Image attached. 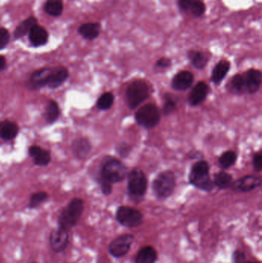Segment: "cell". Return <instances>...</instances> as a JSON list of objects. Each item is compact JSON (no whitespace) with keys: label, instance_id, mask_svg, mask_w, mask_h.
I'll list each match as a JSON object with an SVG mask.
<instances>
[{"label":"cell","instance_id":"obj_1","mask_svg":"<svg viewBox=\"0 0 262 263\" xmlns=\"http://www.w3.org/2000/svg\"><path fill=\"white\" fill-rule=\"evenodd\" d=\"M84 209L82 198H75L62 211L58 219V227L64 230H72L77 225Z\"/></svg>","mask_w":262,"mask_h":263},{"label":"cell","instance_id":"obj_2","mask_svg":"<svg viewBox=\"0 0 262 263\" xmlns=\"http://www.w3.org/2000/svg\"><path fill=\"white\" fill-rule=\"evenodd\" d=\"M126 176L127 168L120 160L108 157L101 164V181L113 184L124 180Z\"/></svg>","mask_w":262,"mask_h":263},{"label":"cell","instance_id":"obj_3","mask_svg":"<svg viewBox=\"0 0 262 263\" xmlns=\"http://www.w3.org/2000/svg\"><path fill=\"white\" fill-rule=\"evenodd\" d=\"M189 182L195 187L205 192H211L214 189L213 181L209 175V165L205 161H198L193 165Z\"/></svg>","mask_w":262,"mask_h":263},{"label":"cell","instance_id":"obj_4","mask_svg":"<svg viewBox=\"0 0 262 263\" xmlns=\"http://www.w3.org/2000/svg\"><path fill=\"white\" fill-rule=\"evenodd\" d=\"M150 89L149 85L144 80H135L126 90V97L128 105L131 109H135L144 101L149 98Z\"/></svg>","mask_w":262,"mask_h":263},{"label":"cell","instance_id":"obj_5","mask_svg":"<svg viewBox=\"0 0 262 263\" xmlns=\"http://www.w3.org/2000/svg\"><path fill=\"white\" fill-rule=\"evenodd\" d=\"M175 177L173 172L170 170L159 173L154 179L152 187L156 197L166 198L172 194L175 188Z\"/></svg>","mask_w":262,"mask_h":263},{"label":"cell","instance_id":"obj_6","mask_svg":"<svg viewBox=\"0 0 262 263\" xmlns=\"http://www.w3.org/2000/svg\"><path fill=\"white\" fill-rule=\"evenodd\" d=\"M118 223L126 228H137L143 223V215L135 208L122 205L118 208L116 213Z\"/></svg>","mask_w":262,"mask_h":263},{"label":"cell","instance_id":"obj_7","mask_svg":"<svg viewBox=\"0 0 262 263\" xmlns=\"http://www.w3.org/2000/svg\"><path fill=\"white\" fill-rule=\"evenodd\" d=\"M161 119V113L157 105L149 103L143 105L137 111L135 120L144 128L152 129L156 127Z\"/></svg>","mask_w":262,"mask_h":263},{"label":"cell","instance_id":"obj_8","mask_svg":"<svg viewBox=\"0 0 262 263\" xmlns=\"http://www.w3.org/2000/svg\"><path fill=\"white\" fill-rule=\"evenodd\" d=\"M128 180V190L131 197L141 198L145 196L148 181L141 168H134L129 175Z\"/></svg>","mask_w":262,"mask_h":263},{"label":"cell","instance_id":"obj_9","mask_svg":"<svg viewBox=\"0 0 262 263\" xmlns=\"http://www.w3.org/2000/svg\"><path fill=\"white\" fill-rule=\"evenodd\" d=\"M134 241L135 236L131 234L120 235L108 245V253L114 258H123L130 252Z\"/></svg>","mask_w":262,"mask_h":263},{"label":"cell","instance_id":"obj_10","mask_svg":"<svg viewBox=\"0 0 262 263\" xmlns=\"http://www.w3.org/2000/svg\"><path fill=\"white\" fill-rule=\"evenodd\" d=\"M69 242V234L68 230L57 227L52 230L49 235V245L54 253H63Z\"/></svg>","mask_w":262,"mask_h":263},{"label":"cell","instance_id":"obj_11","mask_svg":"<svg viewBox=\"0 0 262 263\" xmlns=\"http://www.w3.org/2000/svg\"><path fill=\"white\" fill-rule=\"evenodd\" d=\"M262 185V179L256 175H248L232 183L231 188L239 193H248Z\"/></svg>","mask_w":262,"mask_h":263},{"label":"cell","instance_id":"obj_12","mask_svg":"<svg viewBox=\"0 0 262 263\" xmlns=\"http://www.w3.org/2000/svg\"><path fill=\"white\" fill-rule=\"evenodd\" d=\"M244 76H245L246 92L249 94H255L257 93L262 85V72L259 69L251 68L247 71Z\"/></svg>","mask_w":262,"mask_h":263},{"label":"cell","instance_id":"obj_13","mask_svg":"<svg viewBox=\"0 0 262 263\" xmlns=\"http://www.w3.org/2000/svg\"><path fill=\"white\" fill-rule=\"evenodd\" d=\"M194 82V76L193 74L189 71H181L175 75L171 86L174 90L177 91H185L192 86Z\"/></svg>","mask_w":262,"mask_h":263},{"label":"cell","instance_id":"obj_14","mask_svg":"<svg viewBox=\"0 0 262 263\" xmlns=\"http://www.w3.org/2000/svg\"><path fill=\"white\" fill-rule=\"evenodd\" d=\"M53 69V68L48 67V68H41L32 74L30 79V84L32 87L34 89H39L43 86H47Z\"/></svg>","mask_w":262,"mask_h":263},{"label":"cell","instance_id":"obj_15","mask_svg":"<svg viewBox=\"0 0 262 263\" xmlns=\"http://www.w3.org/2000/svg\"><path fill=\"white\" fill-rule=\"evenodd\" d=\"M28 35L30 43L35 47L44 46L49 40V33L47 30L38 24L33 27Z\"/></svg>","mask_w":262,"mask_h":263},{"label":"cell","instance_id":"obj_16","mask_svg":"<svg viewBox=\"0 0 262 263\" xmlns=\"http://www.w3.org/2000/svg\"><path fill=\"white\" fill-rule=\"evenodd\" d=\"M101 31V25L99 23H86L81 25L78 29L79 35L87 40H94L99 36Z\"/></svg>","mask_w":262,"mask_h":263},{"label":"cell","instance_id":"obj_17","mask_svg":"<svg viewBox=\"0 0 262 263\" xmlns=\"http://www.w3.org/2000/svg\"><path fill=\"white\" fill-rule=\"evenodd\" d=\"M208 93V85L204 82H199L195 86L190 93L189 102L191 105L196 106L201 104L206 99Z\"/></svg>","mask_w":262,"mask_h":263},{"label":"cell","instance_id":"obj_18","mask_svg":"<svg viewBox=\"0 0 262 263\" xmlns=\"http://www.w3.org/2000/svg\"><path fill=\"white\" fill-rule=\"evenodd\" d=\"M29 155L33 159L35 165L45 166L50 163V153L40 146H33L29 149Z\"/></svg>","mask_w":262,"mask_h":263},{"label":"cell","instance_id":"obj_19","mask_svg":"<svg viewBox=\"0 0 262 263\" xmlns=\"http://www.w3.org/2000/svg\"><path fill=\"white\" fill-rule=\"evenodd\" d=\"M68 77V72L66 68L63 66L53 67L47 86L51 89L58 88L64 83Z\"/></svg>","mask_w":262,"mask_h":263},{"label":"cell","instance_id":"obj_20","mask_svg":"<svg viewBox=\"0 0 262 263\" xmlns=\"http://www.w3.org/2000/svg\"><path fill=\"white\" fill-rule=\"evenodd\" d=\"M158 260V253L152 246H144L138 250L135 256V263H156Z\"/></svg>","mask_w":262,"mask_h":263},{"label":"cell","instance_id":"obj_21","mask_svg":"<svg viewBox=\"0 0 262 263\" xmlns=\"http://www.w3.org/2000/svg\"><path fill=\"white\" fill-rule=\"evenodd\" d=\"M19 132L17 125L9 120L0 122V138L4 140L15 139Z\"/></svg>","mask_w":262,"mask_h":263},{"label":"cell","instance_id":"obj_22","mask_svg":"<svg viewBox=\"0 0 262 263\" xmlns=\"http://www.w3.org/2000/svg\"><path fill=\"white\" fill-rule=\"evenodd\" d=\"M231 67V64L228 60H222L219 61L214 67L212 73V80L215 84L221 83L224 78L226 77L229 69Z\"/></svg>","mask_w":262,"mask_h":263},{"label":"cell","instance_id":"obj_23","mask_svg":"<svg viewBox=\"0 0 262 263\" xmlns=\"http://www.w3.org/2000/svg\"><path fill=\"white\" fill-rule=\"evenodd\" d=\"M188 58L190 60L191 64L197 69H202L208 64V58L207 53L197 50H189L187 53Z\"/></svg>","mask_w":262,"mask_h":263},{"label":"cell","instance_id":"obj_24","mask_svg":"<svg viewBox=\"0 0 262 263\" xmlns=\"http://www.w3.org/2000/svg\"><path fill=\"white\" fill-rule=\"evenodd\" d=\"M72 149L76 157L79 159L85 158L91 150V144L87 139L79 138L72 142Z\"/></svg>","mask_w":262,"mask_h":263},{"label":"cell","instance_id":"obj_25","mask_svg":"<svg viewBox=\"0 0 262 263\" xmlns=\"http://www.w3.org/2000/svg\"><path fill=\"white\" fill-rule=\"evenodd\" d=\"M36 18L34 16H30L27 18V20H23V22L18 25L16 30L14 31V38L16 39H21L23 36L29 34L30 30L33 29V27H35L37 24Z\"/></svg>","mask_w":262,"mask_h":263},{"label":"cell","instance_id":"obj_26","mask_svg":"<svg viewBox=\"0 0 262 263\" xmlns=\"http://www.w3.org/2000/svg\"><path fill=\"white\" fill-rule=\"evenodd\" d=\"M45 12L53 17L61 16L63 11V0H46L44 5Z\"/></svg>","mask_w":262,"mask_h":263},{"label":"cell","instance_id":"obj_27","mask_svg":"<svg viewBox=\"0 0 262 263\" xmlns=\"http://www.w3.org/2000/svg\"><path fill=\"white\" fill-rule=\"evenodd\" d=\"M229 90L236 94H242L246 92L245 76L236 74L229 82Z\"/></svg>","mask_w":262,"mask_h":263},{"label":"cell","instance_id":"obj_28","mask_svg":"<svg viewBox=\"0 0 262 263\" xmlns=\"http://www.w3.org/2000/svg\"><path fill=\"white\" fill-rule=\"evenodd\" d=\"M232 176L226 172H219L215 174L213 183L220 189H227L232 184Z\"/></svg>","mask_w":262,"mask_h":263},{"label":"cell","instance_id":"obj_29","mask_svg":"<svg viewBox=\"0 0 262 263\" xmlns=\"http://www.w3.org/2000/svg\"><path fill=\"white\" fill-rule=\"evenodd\" d=\"M60 107L57 102L49 101L45 111V119L49 123H53L60 116Z\"/></svg>","mask_w":262,"mask_h":263},{"label":"cell","instance_id":"obj_30","mask_svg":"<svg viewBox=\"0 0 262 263\" xmlns=\"http://www.w3.org/2000/svg\"><path fill=\"white\" fill-rule=\"evenodd\" d=\"M189 11L193 17L200 18L206 12V5L202 0H192Z\"/></svg>","mask_w":262,"mask_h":263},{"label":"cell","instance_id":"obj_31","mask_svg":"<svg viewBox=\"0 0 262 263\" xmlns=\"http://www.w3.org/2000/svg\"><path fill=\"white\" fill-rule=\"evenodd\" d=\"M237 160V156L236 153L233 151H227L224 153L221 156L219 160V164L222 168H229L231 165H234Z\"/></svg>","mask_w":262,"mask_h":263},{"label":"cell","instance_id":"obj_32","mask_svg":"<svg viewBox=\"0 0 262 263\" xmlns=\"http://www.w3.org/2000/svg\"><path fill=\"white\" fill-rule=\"evenodd\" d=\"M114 103V96L111 93H105L97 101V106L101 110H108Z\"/></svg>","mask_w":262,"mask_h":263},{"label":"cell","instance_id":"obj_33","mask_svg":"<svg viewBox=\"0 0 262 263\" xmlns=\"http://www.w3.org/2000/svg\"><path fill=\"white\" fill-rule=\"evenodd\" d=\"M48 198V194L45 192H39V193H34L30 197V202H29V208L30 209H35L38 207L41 204L46 202Z\"/></svg>","mask_w":262,"mask_h":263},{"label":"cell","instance_id":"obj_34","mask_svg":"<svg viewBox=\"0 0 262 263\" xmlns=\"http://www.w3.org/2000/svg\"><path fill=\"white\" fill-rule=\"evenodd\" d=\"M10 41V33L7 29L0 27V49L6 47Z\"/></svg>","mask_w":262,"mask_h":263},{"label":"cell","instance_id":"obj_35","mask_svg":"<svg viewBox=\"0 0 262 263\" xmlns=\"http://www.w3.org/2000/svg\"><path fill=\"white\" fill-rule=\"evenodd\" d=\"M175 108H176V103H175V100L172 99L171 97L166 99L165 102L163 105L164 114H171V112H173L175 110Z\"/></svg>","mask_w":262,"mask_h":263},{"label":"cell","instance_id":"obj_36","mask_svg":"<svg viewBox=\"0 0 262 263\" xmlns=\"http://www.w3.org/2000/svg\"><path fill=\"white\" fill-rule=\"evenodd\" d=\"M246 256L244 252L241 250H235L232 254L233 263H245Z\"/></svg>","mask_w":262,"mask_h":263},{"label":"cell","instance_id":"obj_37","mask_svg":"<svg viewBox=\"0 0 262 263\" xmlns=\"http://www.w3.org/2000/svg\"><path fill=\"white\" fill-rule=\"evenodd\" d=\"M131 146L127 143L119 144L117 147V152L121 156L127 157L131 152Z\"/></svg>","mask_w":262,"mask_h":263},{"label":"cell","instance_id":"obj_38","mask_svg":"<svg viewBox=\"0 0 262 263\" xmlns=\"http://www.w3.org/2000/svg\"><path fill=\"white\" fill-rule=\"evenodd\" d=\"M171 59L167 58V57H163L157 60L156 66L159 68H167L171 66Z\"/></svg>","mask_w":262,"mask_h":263},{"label":"cell","instance_id":"obj_39","mask_svg":"<svg viewBox=\"0 0 262 263\" xmlns=\"http://www.w3.org/2000/svg\"><path fill=\"white\" fill-rule=\"evenodd\" d=\"M253 166L255 170L260 172L262 168V156L261 153L255 154L253 158Z\"/></svg>","mask_w":262,"mask_h":263},{"label":"cell","instance_id":"obj_40","mask_svg":"<svg viewBox=\"0 0 262 263\" xmlns=\"http://www.w3.org/2000/svg\"><path fill=\"white\" fill-rule=\"evenodd\" d=\"M192 0H178V8L182 12H189Z\"/></svg>","mask_w":262,"mask_h":263},{"label":"cell","instance_id":"obj_41","mask_svg":"<svg viewBox=\"0 0 262 263\" xmlns=\"http://www.w3.org/2000/svg\"><path fill=\"white\" fill-rule=\"evenodd\" d=\"M101 190L104 195H109V194H111V193H112V184L102 181V183H101Z\"/></svg>","mask_w":262,"mask_h":263},{"label":"cell","instance_id":"obj_42","mask_svg":"<svg viewBox=\"0 0 262 263\" xmlns=\"http://www.w3.org/2000/svg\"><path fill=\"white\" fill-rule=\"evenodd\" d=\"M6 65V60L3 56H0V71L3 70Z\"/></svg>","mask_w":262,"mask_h":263},{"label":"cell","instance_id":"obj_43","mask_svg":"<svg viewBox=\"0 0 262 263\" xmlns=\"http://www.w3.org/2000/svg\"><path fill=\"white\" fill-rule=\"evenodd\" d=\"M245 263H261L260 262L246 261Z\"/></svg>","mask_w":262,"mask_h":263},{"label":"cell","instance_id":"obj_44","mask_svg":"<svg viewBox=\"0 0 262 263\" xmlns=\"http://www.w3.org/2000/svg\"></svg>","mask_w":262,"mask_h":263}]
</instances>
